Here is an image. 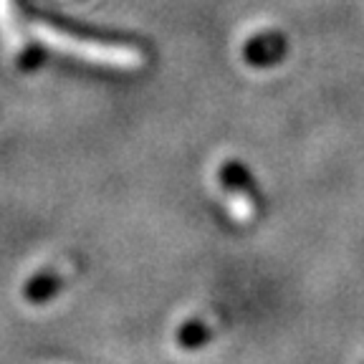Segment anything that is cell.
I'll return each instance as SVG.
<instances>
[{
  "label": "cell",
  "instance_id": "cell-1",
  "mask_svg": "<svg viewBox=\"0 0 364 364\" xmlns=\"http://www.w3.org/2000/svg\"><path fill=\"white\" fill-rule=\"evenodd\" d=\"M46 38V43H51L53 48L66 53H74V56H84L94 63H112V66H132L136 61V56L127 48H112V46H91V43H81L79 38H71L66 33H58V31H38Z\"/></svg>",
  "mask_w": 364,
  "mask_h": 364
}]
</instances>
